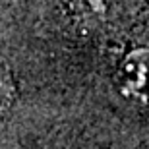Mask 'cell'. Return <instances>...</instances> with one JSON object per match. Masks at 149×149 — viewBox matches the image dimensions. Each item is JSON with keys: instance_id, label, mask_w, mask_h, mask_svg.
Wrapping results in <instances>:
<instances>
[{"instance_id": "cell-1", "label": "cell", "mask_w": 149, "mask_h": 149, "mask_svg": "<svg viewBox=\"0 0 149 149\" xmlns=\"http://www.w3.org/2000/svg\"><path fill=\"white\" fill-rule=\"evenodd\" d=\"M118 81L126 95H143L149 85V50L138 49L122 62Z\"/></svg>"}]
</instances>
